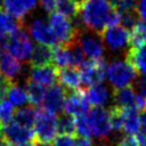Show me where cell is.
Listing matches in <instances>:
<instances>
[{"instance_id": "cell-1", "label": "cell", "mask_w": 146, "mask_h": 146, "mask_svg": "<svg viewBox=\"0 0 146 146\" xmlns=\"http://www.w3.org/2000/svg\"><path fill=\"white\" fill-rule=\"evenodd\" d=\"M78 17L83 27L99 34L106 27L119 25L121 21V14L107 0H81Z\"/></svg>"}, {"instance_id": "cell-2", "label": "cell", "mask_w": 146, "mask_h": 146, "mask_svg": "<svg viewBox=\"0 0 146 146\" xmlns=\"http://www.w3.org/2000/svg\"><path fill=\"white\" fill-rule=\"evenodd\" d=\"M48 24L60 46H71L78 41V36L81 31L76 27L72 19L59 13L52 11L49 15Z\"/></svg>"}, {"instance_id": "cell-3", "label": "cell", "mask_w": 146, "mask_h": 146, "mask_svg": "<svg viewBox=\"0 0 146 146\" xmlns=\"http://www.w3.org/2000/svg\"><path fill=\"white\" fill-rule=\"evenodd\" d=\"M106 75L114 89H121L131 87L133 81L137 79V71L127 60L117 59L107 66Z\"/></svg>"}, {"instance_id": "cell-4", "label": "cell", "mask_w": 146, "mask_h": 146, "mask_svg": "<svg viewBox=\"0 0 146 146\" xmlns=\"http://www.w3.org/2000/svg\"><path fill=\"white\" fill-rule=\"evenodd\" d=\"M57 120L58 117L56 114L44 108L36 111V119L34 123L35 141L46 145L52 143L57 133Z\"/></svg>"}, {"instance_id": "cell-5", "label": "cell", "mask_w": 146, "mask_h": 146, "mask_svg": "<svg viewBox=\"0 0 146 146\" xmlns=\"http://www.w3.org/2000/svg\"><path fill=\"white\" fill-rule=\"evenodd\" d=\"M87 122L91 130L92 136L99 140L108 139L113 132L111 121H110V111L103 107H95L86 114Z\"/></svg>"}, {"instance_id": "cell-6", "label": "cell", "mask_w": 146, "mask_h": 146, "mask_svg": "<svg viewBox=\"0 0 146 146\" xmlns=\"http://www.w3.org/2000/svg\"><path fill=\"white\" fill-rule=\"evenodd\" d=\"M7 49L18 60H30L34 46L29 36L27 30L23 25L9 38Z\"/></svg>"}, {"instance_id": "cell-7", "label": "cell", "mask_w": 146, "mask_h": 146, "mask_svg": "<svg viewBox=\"0 0 146 146\" xmlns=\"http://www.w3.org/2000/svg\"><path fill=\"white\" fill-rule=\"evenodd\" d=\"M106 71L107 63L104 58L84 60L80 65L82 84H84L86 87L102 84L106 78Z\"/></svg>"}, {"instance_id": "cell-8", "label": "cell", "mask_w": 146, "mask_h": 146, "mask_svg": "<svg viewBox=\"0 0 146 146\" xmlns=\"http://www.w3.org/2000/svg\"><path fill=\"white\" fill-rule=\"evenodd\" d=\"M1 132H2V138L10 145L32 144L35 141L34 130L24 128L18 123H16L14 120L2 125Z\"/></svg>"}, {"instance_id": "cell-9", "label": "cell", "mask_w": 146, "mask_h": 146, "mask_svg": "<svg viewBox=\"0 0 146 146\" xmlns=\"http://www.w3.org/2000/svg\"><path fill=\"white\" fill-rule=\"evenodd\" d=\"M78 43L84 55L90 59H102L105 52V44L103 40L90 31H81L78 36Z\"/></svg>"}, {"instance_id": "cell-10", "label": "cell", "mask_w": 146, "mask_h": 146, "mask_svg": "<svg viewBox=\"0 0 146 146\" xmlns=\"http://www.w3.org/2000/svg\"><path fill=\"white\" fill-rule=\"evenodd\" d=\"M100 35L104 44H106L112 51L123 50L129 44L130 40L129 31L121 25L106 27Z\"/></svg>"}, {"instance_id": "cell-11", "label": "cell", "mask_w": 146, "mask_h": 146, "mask_svg": "<svg viewBox=\"0 0 146 146\" xmlns=\"http://www.w3.org/2000/svg\"><path fill=\"white\" fill-rule=\"evenodd\" d=\"M30 35L38 42V44H43L48 47H56L57 40L49 27V24L46 23L42 18H34L27 27Z\"/></svg>"}, {"instance_id": "cell-12", "label": "cell", "mask_w": 146, "mask_h": 146, "mask_svg": "<svg viewBox=\"0 0 146 146\" xmlns=\"http://www.w3.org/2000/svg\"><path fill=\"white\" fill-rule=\"evenodd\" d=\"M89 110V103L84 95V89L72 90L70 95L66 96L64 103V112L70 115L81 116L87 114Z\"/></svg>"}, {"instance_id": "cell-13", "label": "cell", "mask_w": 146, "mask_h": 146, "mask_svg": "<svg viewBox=\"0 0 146 146\" xmlns=\"http://www.w3.org/2000/svg\"><path fill=\"white\" fill-rule=\"evenodd\" d=\"M65 89L60 84H54L46 90V95L43 98V108L56 114L64 110L65 103Z\"/></svg>"}, {"instance_id": "cell-14", "label": "cell", "mask_w": 146, "mask_h": 146, "mask_svg": "<svg viewBox=\"0 0 146 146\" xmlns=\"http://www.w3.org/2000/svg\"><path fill=\"white\" fill-rule=\"evenodd\" d=\"M27 79L43 87H51L57 80V68L52 64L44 66H30Z\"/></svg>"}, {"instance_id": "cell-15", "label": "cell", "mask_w": 146, "mask_h": 146, "mask_svg": "<svg viewBox=\"0 0 146 146\" xmlns=\"http://www.w3.org/2000/svg\"><path fill=\"white\" fill-rule=\"evenodd\" d=\"M38 0H2L5 11L15 19L22 21L36 7Z\"/></svg>"}, {"instance_id": "cell-16", "label": "cell", "mask_w": 146, "mask_h": 146, "mask_svg": "<svg viewBox=\"0 0 146 146\" xmlns=\"http://www.w3.org/2000/svg\"><path fill=\"white\" fill-rule=\"evenodd\" d=\"M22 63L14 57L10 52H3L0 55V74L7 80L13 82L22 73Z\"/></svg>"}, {"instance_id": "cell-17", "label": "cell", "mask_w": 146, "mask_h": 146, "mask_svg": "<svg viewBox=\"0 0 146 146\" xmlns=\"http://www.w3.org/2000/svg\"><path fill=\"white\" fill-rule=\"evenodd\" d=\"M57 80L62 87H65L71 90H79L81 89L82 80L81 73L78 67L68 66L64 68H59L57 71Z\"/></svg>"}, {"instance_id": "cell-18", "label": "cell", "mask_w": 146, "mask_h": 146, "mask_svg": "<svg viewBox=\"0 0 146 146\" xmlns=\"http://www.w3.org/2000/svg\"><path fill=\"white\" fill-rule=\"evenodd\" d=\"M84 95L88 103L96 107H103L107 105L111 98V92L108 88L104 84H96L89 87L87 90H84Z\"/></svg>"}, {"instance_id": "cell-19", "label": "cell", "mask_w": 146, "mask_h": 146, "mask_svg": "<svg viewBox=\"0 0 146 146\" xmlns=\"http://www.w3.org/2000/svg\"><path fill=\"white\" fill-rule=\"evenodd\" d=\"M122 115V130L128 135L138 133L141 128L140 114L136 107L132 108H121Z\"/></svg>"}, {"instance_id": "cell-20", "label": "cell", "mask_w": 146, "mask_h": 146, "mask_svg": "<svg viewBox=\"0 0 146 146\" xmlns=\"http://www.w3.org/2000/svg\"><path fill=\"white\" fill-rule=\"evenodd\" d=\"M112 98L114 102L113 106L120 108H132L136 107V98L137 95L132 87H125L121 89H114L112 94Z\"/></svg>"}, {"instance_id": "cell-21", "label": "cell", "mask_w": 146, "mask_h": 146, "mask_svg": "<svg viewBox=\"0 0 146 146\" xmlns=\"http://www.w3.org/2000/svg\"><path fill=\"white\" fill-rule=\"evenodd\" d=\"M125 60L131 64L137 72L146 74V46L130 48L127 52Z\"/></svg>"}, {"instance_id": "cell-22", "label": "cell", "mask_w": 146, "mask_h": 146, "mask_svg": "<svg viewBox=\"0 0 146 146\" xmlns=\"http://www.w3.org/2000/svg\"><path fill=\"white\" fill-rule=\"evenodd\" d=\"M52 63V49L48 46L36 44L30 58L31 66H44Z\"/></svg>"}, {"instance_id": "cell-23", "label": "cell", "mask_w": 146, "mask_h": 146, "mask_svg": "<svg viewBox=\"0 0 146 146\" xmlns=\"http://www.w3.org/2000/svg\"><path fill=\"white\" fill-rule=\"evenodd\" d=\"M22 23L15 19L7 11L0 10V36L10 38L19 27Z\"/></svg>"}, {"instance_id": "cell-24", "label": "cell", "mask_w": 146, "mask_h": 146, "mask_svg": "<svg viewBox=\"0 0 146 146\" xmlns=\"http://www.w3.org/2000/svg\"><path fill=\"white\" fill-rule=\"evenodd\" d=\"M14 117H15L14 121L19 125L27 129H32L34 127L35 119H36V110L32 106L21 107L15 112Z\"/></svg>"}, {"instance_id": "cell-25", "label": "cell", "mask_w": 146, "mask_h": 146, "mask_svg": "<svg viewBox=\"0 0 146 146\" xmlns=\"http://www.w3.org/2000/svg\"><path fill=\"white\" fill-rule=\"evenodd\" d=\"M52 63L55 67L64 68L72 66V55L70 46H56L52 49Z\"/></svg>"}, {"instance_id": "cell-26", "label": "cell", "mask_w": 146, "mask_h": 146, "mask_svg": "<svg viewBox=\"0 0 146 146\" xmlns=\"http://www.w3.org/2000/svg\"><path fill=\"white\" fill-rule=\"evenodd\" d=\"M25 91H26V95H27L29 103L31 105L38 106L43 102V98H44V95H46V89H44L43 86L26 79Z\"/></svg>"}, {"instance_id": "cell-27", "label": "cell", "mask_w": 146, "mask_h": 146, "mask_svg": "<svg viewBox=\"0 0 146 146\" xmlns=\"http://www.w3.org/2000/svg\"><path fill=\"white\" fill-rule=\"evenodd\" d=\"M79 7H80L79 0H58L56 5L57 13L64 15L65 17L72 21L79 16Z\"/></svg>"}, {"instance_id": "cell-28", "label": "cell", "mask_w": 146, "mask_h": 146, "mask_svg": "<svg viewBox=\"0 0 146 146\" xmlns=\"http://www.w3.org/2000/svg\"><path fill=\"white\" fill-rule=\"evenodd\" d=\"M129 44L131 46V48L146 46V23L138 22L131 29Z\"/></svg>"}, {"instance_id": "cell-29", "label": "cell", "mask_w": 146, "mask_h": 146, "mask_svg": "<svg viewBox=\"0 0 146 146\" xmlns=\"http://www.w3.org/2000/svg\"><path fill=\"white\" fill-rule=\"evenodd\" d=\"M7 96L9 98V102L14 106L22 107L26 103H29V99H27V95H26L25 89L23 87H21L19 84H17L16 82L11 83V86H10V88L8 90Z\"/></svg>"}, {"instance_id": "cell-30", "label": "cell", "mask_w": 146, "mask_h": 146, "mask_svg": "<svg viewBox=\"0 0 146 146\" xmlns=\"http://www.w3.org/2000/svg\"><path fill=\"white\" fill-rule=\"evenodd\" d=\"M57 132L65 136H74L76 133L75 119L66 113H63L57 120Z\"/></svg>"}, {"instance_id": "cell-31", "label": "cell", "mask_w": 146, "mask_h": 146, "mask_svg": "<svg viewBox=\"0 0 146 146\" xmlns=\"http://www.w3.org/2000/svg\"><path fill=\"white\" fill-rule=\"evenodd\" d=\"M14 115H15L14 105L9 100H6V99L1 100L0 102V127L13 121Z\"/></svg>"}, {"instance_id": "cell-32", "label": "cell", "mask_w": 146, "mask_h": 146, "mask_svg": "<svg viewBox=\"0 0 146 146\" xmlns=\"http://www.w3.org/2000/svg\"><path fill=\"white\" fill-rule=\"evenodd\" d=\"M110 121L113 131H121L122 130V115H121V108L116 106L110 107Z\"/></svg>"}, {"instance_id": "cell-33", "label": "cell", "mask_w": 146, "mask_h": 146, "mask_svg": "<svg viewBox=\"0 0 146 146\" xmlns=\"http://www.w3.org/2000/svg\"><path fill=\"white\" fill-rule=\"evenodd\" d=\"M75 128H76V133H79L80 137L91 138L92 133H91V130H90L89 124L87 122L86 114L75 117Z\"/></svg>"}, {"instance_id": "cell-34", "label": "cell", "mask_w": 146, "mask_h": 146, "mask_svg": "<svg viewBox=\"0 0 146 146\" xmlns=\"http://www.w3.org/2000/svg\"><path fill=\"white\" fill-rule=\"evenodd\" d=\"M121 14V21L120 24L121 26L128 29H132L139 21H138V15L137 11H130V13H120Z\"/></svg>"}, {"instance_id": "cell-35", "label": "cell", "mask_w": 146, "mask_h": 146, "mask_svg": "<svg viewBox=\"0 0 146 146\" xmlns=\"http://www.w3.org/2000/svg\"><path fill=\"white\" fill-rule=\"evenodd\" d=\"M138 1L137 0H120L117 3V11L119 13H130L136 11Z\"/></svg>"}, {"instance_id": "cell-36", "label": "cell", "mask_w": 146, "mask_h": 146, "mask_svg": "<svg viewBox=\"0 0 146 146\" xmlns=\"http://www.w3.org/2000/svg\"><path fill=\"white\" fill-rule=\"evenodd\" d=\"M54 146H76V143L72 136L60 135V136L55 138Z\"/></svg>"}, {"instance_id": "cell-37", "label": "cell", "mask_w": 146, "mask_h": 146, "mask_svg": "<svg viewBox=\"0 0 146 146\" xmlns=\"http://www.w3.org/2000/svg\"><path fill=\"white\" fill-rule=\"evenodd\" d=\"M116 146H138V141L137 138L133 137L132 135L125 133L117 140Z\"/></svg>"}, {"instance_id": "cell-38", "label": "cell", "mask_w": 146, "mask_h": 146, "mask_svg": "<svg viewBox=\"0 0 146 146\" xmlns=\"http://www.w3.org/2000/svg\"><path fill=\"white\" fill-rule=\"evenodd\" d=\"M13 82H10L9 80H7L5 76H2L0 74V102L5 99V97L8 94V90L10 88Z\"/></svg>"}, {"instance_id": "cell-39", "label": "cell", "mask_w": 146, "mask_h": 146, "mask_svg": "<svg viewBox=\"0 0 146 146\" xmlns=\"http://www.w3.org/2000/svg\"><path fill=\"white\" fill-rule=\"evenodd\" d=\"M39 2H40L41 8L44 11L51 14L54 11V9L56 8V5H57L58 0H39Z\"/></svg>"}, {"instance_id": "cell-40", "label": "cell", "mask_w": 146, "mask_h": 146, "mask_svg": "<svg viewBox=\"0 0 146 146\" xmlns=\"http://www.w3.org/2000/svg\"><path fill=\"white\" fill-rule=\"evenodd\" d=\"M136 11L138 17L141 19V22L146 23V0H138Z\"/></svg>"}, {"instance_id": "cell-41", "label": "cell", "mask_w": 146, "mask_h": 146, "mask_svg": "<svg viewBox=\"0 0 146 146\" xmlns=\"http://www.w3.org/2000/svg\"><path fill=\"white\" fill-rule=\"evenodd\" d=\"M136 87L140 95L146 97V74H143L141 78H139L136 82Z\"/></svg>"}, {"instance_id": "cell-42", "label": "cell", "mask_w": 146, "mask_h": 146, "mask_svg": "<svg viewBox=\"0 0 146 146\" xmlns=\"http://www.w3.org/2000/svg\"><path fill=\"white\" fill-rule=\"evenodd\" d=\"M76 146H92V140L91 138H86V137H80L75 139Z\"/></svg>"}, {"instance_id": "cell-43", "label": "cell", "mask_w": 146, "mask_h": 146, "mask_svg": "<svg viewBox=\"0 0 146 146\" xmlns=\"http://www.w3.org/2000/svg\"><path fill=\"white\" fill-rule=\"evenodd\" d=\"M138 141V146H146V133L145 132H138V136L136 137Z\"/></svg>"}, {"instance_id": "cell-44", "label": "cell", "mask_w": 146, "mask_h": 146, "mask_svg": "<svg viewBox=\"0 0 146 146\" xmlns=\"http://www.w3.org/2000/svg\"><path fill=\"white\" fill-rule=\"evenodd\" d=\"M140 123H141V131L146 133V108L140 113Z\"/></svg>"}, {"instance_id": "cell-45", "label": "cell", "mask_w": 146, "mask_h": 146, "mask_svg": "<svg viewBox=\"0 0 146 146\" xmlns=\"http://www.w3.org/2000/svg\"><path fill=\"white\" fill-rule=\"evenodd\" d=\"M107 1H108V2H110V5L114 8V7H116V6H117V3H119V1H120V0H107Z\"/></svg>"}, {"instance_id": "cell-46", "label": "cell", "mask_w": 146, "mask_h": 146, "mask_svg": "<svg viewBox=\"0 0 146 146\" xmlns=\"http://www.w3.org/2000/svg\"><path fill=\"white\" fill-rule=\"evenodd\" d=\"M9 145H10V144H9V143H7L3 138H1V139H0V146H9Z\"/></svg>"}, {"instance_id": "cell-47", "label": "cell", "mask_w": 146, "mask_h": 146, "mask_svg": "<svg viewBox=\"0 0 146 146\" xmlns=\"http://www.w3.org/2000/svg\"><path fill=\"white\" fill-rule=\"evenodd\" d=\"M2 138V132H1V127H0V139Z\"/></svg>"}, {"instance_id": "cell-48", "label": "cell", "mask_w": 146, "mask_h": 146, "mask_svg": "<svg viewBox=\"0 0 146 146\" xmlns=\"http://www.w3.org/2000/svg\"><path fill=\"white\" fill-rule=\"evenodd\" d=\"M98 146H110V145H105V144H102V145H98Z\"/></svg>"}, {"instance_id": "cell-49", "label": "cell", "mask_w": 146, "mask_h": 146, "mask_svg": "<svg viewBox=\"0 0 146 146\" xmlns=\"http://www.w3.org/2000/svg\"><path fill=\"white\" fill-rule=\"evenodd\" d=\"M1 3H2V0H0V5H1Z\"/></svg>"}, {"instance_id": "cell-50", "label": "cell", "mask_w": 146, "mask_h": 146, "mask_svg": "<svg viewBox=\"0 0 146 146\" xmlns=\"http://www.w3.org/2000/svg\"><path fill=\"white\" fill-rule=\"evenodd\" d=\"M79 1H81V0H79Z\"/></svg>"}]
</instances>
